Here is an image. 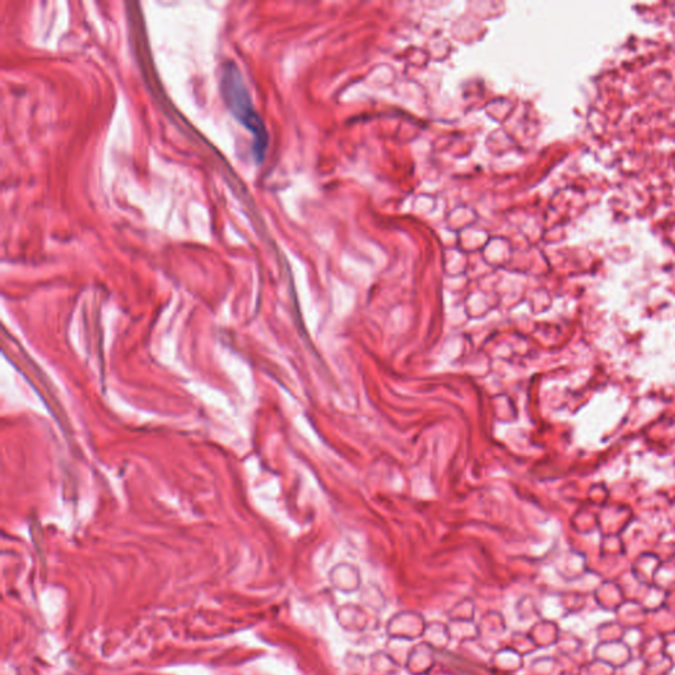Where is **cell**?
<instances>
[{"instance_id":"6da1fadb","label":"cell","mask_w":675,"mask_h":675,"mask_svg":"<svg viewBox=\"0 0 675 675\" xmlns=\"http://www.w3.org/2000/svg\"><path fill=\"white\" fill-rule=\"evenodd\" d=\"M221 91L224 103L231 114L254 136V156L262 163L268 147V132L266 124L251 101L250 91L240 68L235 63L223 65L221 73Z\"/></svg>"}]
</instances>
